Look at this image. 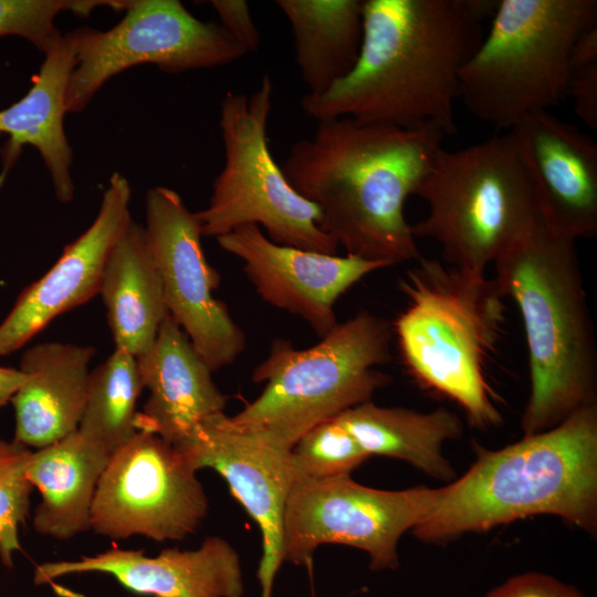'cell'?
I'll list each match as a JSON object with an SVG mask.
<instances>
[{
	"mask_svg": "<svg viewBox=\"0 0 597 597\" xmlns=\"http://www.w3.org/2000/svg\"><path fill=\"white\" fill-rule=\"evenodd\" d=\"M499 0H363V41L352 72L306 94L304 113L398 127L457 132L462 67L479 48Z\"/></svg>",
	"mask_w": 597,
	"mask_h": 597,
	"instance_id": "1",
	"label": "cell"
},
{
	"mask_svg": "<svg viewBox=\"0 0 597 597\" xmlns=\"http://www.w3.org/2000/svg\"><path fill=\"white\" fill-rule=\"evenodd\" d=\"M444 136L434 125L327 119L291 146L281 168L292 188L318 208L322 230L346 254L390 266L420 258L405 205Z\"/></svg>",
	"mask_w": 597,
	"mask_h": 597,
	"instance_id": "2",
	"label": "cell"
},
{
	"mask_svg": "<svg viewBox=\"0 0 597 597\" xmlns=\"http://www.w3.org/2000/svg\"><path fill=\"white\" fill-rule=\"evenodd\" d=\"M476 459L447 486L411 531L426 543L537 514H552L589 533L597 524V405L499 450L474 443Z\"/></svg>",
	"mask_w": 597,
	"mask_h": 597,
	"instance_id": "3",
	"label": "cell"
},
{
	"mask_svg": "<svg viewBox=\"0 0 597 597\" xmlns=\"http://www.w3.org/2000/svg\"><path fill=\"white\" fill-rule=\"evenodd\" d=\"M493 264L525 332L530 395L521 428L533 434L596 404L597 346L576 241L542 223Z\"/></svg>",
	"mask_w": 597,
	"mask_h": 597,
	"instance_id": "4",
	"label": "cell"
},
{
	"mask_svg": "<svg viewBox=\"0 0 597 597\" xmlns=\"http://www.w3.org/2000/svg\"><path fill=\"white\" fill-rule=\"evenodd\" d=\"M399 290L407 305L391 326L409 375L457 402L473 428L500 426L502 415L485 378L505 322L495 281L420 256L399 280Z\"/></svg>",
	"mask_w": 597,
	"mask_h": 597,
	"instance_id": "5",
	"label": "cell"
},
{
	"mask_svg": "<svg viewBox=\"0 0 597 597\" xmlns=\"http://www.w3.org/2000/svg\"><path fill=\"white\" fill-rule=\"evenodd\" d=\"M392 336L385 318L360 311L312 347L274 341L252 375L254 383H265L263 391L231 421L291 450L308 430L370 401L390 384L378 366L390 360Z\"/></svg>",
	"mask_w": 597,
	"mask_h": 597,
	"instance_id": "6",
	"label": "cell"
},
{
	"mask_svg": "<svg viewBox=\"0 0 597 597\" xmlns=\"http://www.w3.org/2000/svg\"><path fill=\"white\" fill-rule=\"evenodd\" d=\"M416 196L428 214L410 224L413 238L433 240L444 263L476 275L543 223L509 132L459 150L441 147Z\"/></svg>",
	"mask_w": 597,
	"mask_h": 597,
	"instance_id": "7",
	"label": "cell"
},
{
	"mask_svg": "<svg viewBox=\"0 0 597 597\" xmlns=\"http://www.w3.org/2000/svg\"><path fill=\"white\" fill-rule=\"evenodd\" d=\"M596 24V0H499L460 72L459 97L478 119L507 130L549 111L566 98L576 40Z\"/></svg>",
	"mask_w": 597,
	"mask_h": 597,
	"instance_id": "8",
	"label": "cell"
},
{
	"mask_svg": "<svg viewBox=\"0 0 597 597\" xmlns=\"http://www.w3.org/2000/svg\"><path fill=\"white\" fill-rule=\"evenodd\" d=\"M273 83L268 74L251 94L227 92L220 104L224 163L206 208L195 212L202 237L219 238L255 224L273 242L337 254L321 228L318 208L289 184L269 148Z\"/></svg>",
	"mask_w": 597,
	"mask_h": 597,
	"instance_id": "9",
	"label": "cell"
},
{
	"mask_svg": "<svg viewBox=\"0 0 597 597\" xmlns=\"http://www.w3.org/2000/svg\"><path fill=\"white\" fill-rule=\"evenodd\" d=\"M76 30L66 113L83 111L108 80L136 65L154 64L177 74L227 65L248 54L219 23L196 18L178 0H130L113 28Z\"/></svg>",
	"mask_w": 597,
	"mask_h": 597,
	"instance_id": "10",
	"label": "cell"
},
{
	"mask_svg": "<svg viewBox=\"0 0 597 597\" xmlns=\"http://www.w3.org/2000/svg\"><path fill=\"white\" fill-rule=\"evenodd\" d=\"M438 489L416 486L379 490L350 475L297 479L283 520V561L296 566L311 563L323 544H344L367 553L373 570L399 565L398 543L432 510Z\"/></svg>",
	"mask_w": 597,
	"mask_h": 597,
	"instance_id": "11",
	"label": "cell"
},
{
	"mask_svg": "<svg viewBox=\"0 0 597 597\" xmlns=\"http://www.w3.org/2000/svg\"><path fill=\"white\" fill-rule=\"evenodd\" d=\"M197 472L171 443L138 431L111 454L91 510V530L111 540L182 541L208 513Z\"/></svg>",
	"mask_w": 597,
	"mask_h": 597,
	"instance_id": "12",
	"label": "cell"
},
{
	"mask_svg": "<svg viewBox=\"0 0 597 597\" xmlns=\"http://www.w3.org/2000/svg\"><path fill=\"white\" fill-rule=\"evenodd\" d=\"M144 226L163 281L168 313L212 371L244 350V332L213 292L220 275L207 261L199 221L177 191L158 186L145 198Z\"/></svg>",
	"mask_w": 597,
	"mask_h": 597,
	"instance_id": "13",
	"label": "cell"
},
{
	"mask_svg": "<svg viewBox=\"0 0 597 597\" xmlns=\"http://www.w3.org/2000/svg\"><path fill=\"white\" fill-rule=\"evenodd\" d=\"M176 448L196 472L206 468L217 471L258 524L262 556L256 576L261 597H272L284 562V511L297 480L291 450L234 425L224 412L202 420Z\"/></svg>",
	"mask_w": 597,
	"mask_h": 597,
	"instance_id": "14",
	"label": "cell"
},
{
	"mask_svg": "<svg viewBox=\"0 0 597 597\" xmlns=\"http://www.w3.org/2000/svg\"><path fill=\"white\" fill-rule=\"evenodd\" d=\"M243 263V272L268 304L301 317L324 337L337 324V300L385 263L355 255L325 254L273 242L255 224L217 238Z\"/></svg>",
	"mask_w": 597,
	"mask_h": 597,
	"instance_id": "15",
	"label": "cell"
},
{
	"mask_svg": "<svg viewBox=\"0 0 597 597\" xmlns=\"http://www.w3.org/2000/svg\"><path fill=\"white\" fill-rule=\"evenodd\" d=\"M132 189L114 172L92 224L67 244L53 266L25 287L0 324V356L33 338L52 320L98 294L107 259L130 224Z\"/></svg>",
	"mask_w": 597,
	"mask_h": 597,
	"instance_id": "16",
	"label": "cell"
},
{
	"mask_svg": "<svg viewBox=\"0 0 597 597\" xmlns=\"http://www.w3.org/2000/svg\"><path fill=\"white\" fill-rule=\"evenodd\" d=\"M532 181L543 224L577 241L597 233V144L549 111L507 130Z\"/></svg>",
	"mask_w": 597,
	"mask_h": 597,
	"instance_id": "17",
	"label": "cell"
},
{
	"mask_svg": "<svg viewBox=\"0 0 597 597\" xmlns=\"http://www.w3.org/2000/svg\"><path fill=\"white\" fill-rule=\"evenodd\" d=\"M98 573L124 588L150 597H242L241 561L220 536H208L195 549L165 548L155 556L144 549L109 548L78 559L45 562L34 568L35 585L57 578Z\"/></svg>",
	"mask_w": 597,
	"mask_h": 597,
	"instance_id": "18",
	"label": "cell"
},
{
	"mask_svg": "<svg viewBox=\"0 0 597 597\" xmlns=\"http://www.w3.org/2000/svg\"><path fill=\"white\" fill-rule=\"evenodd\" d=\"M149 397L136 428L180 444L206 418L224 412L227 396L186 333L167 312L153 346L137 357Z\"/></svg>",
	"mask_w": 597,
	"mask_h": 597,
	"instance_id": "19",
	"label": "cell"
},
{
	"mask_svg": "<svg viewBox=\"0 0 597 597\" xmlns=\"http://www.w3.org/2000/svg\"><path fill=\"white\" fill-rule=\"evenodd\" d=\"M77 30L61 34L46 50L28 93L11 106L0 109V135H8L1 150L0 185L25 145L41 155L59 201L71 202L73 151L64 132L65 96L76 63Z\"/></svg>",
	"mask_w": 597,
	"mask_h": 597,
	"instance_id": "20",
	"label": "cell"
},
{
	"mask_svg": "<svg viewBox=\"0 0 597 597\" xmlns=\"http://www.w3.org/2000/svg\"><path fill=\"white\" fill-rule=\"evenodd\" d=\"M95 352L92 346L45 342L23 353L19 369L25 381L11 399L13 440L34 450L77 430Z\"/></svg>",
	"mask_w": 597,
	"mask_h": 597,
	"instance_id": "21",
	"label": "cell"
},
{
	"mask_svg": "<svg viewBox=\"0 0 597 597\" xmlns=\"http://www.w3.org/2000/svg\"><path fill=\"white\" fill-rule=\"evenodd\" d=\"M111 453L78 430L31 451L27 478L41 500L32 523L36 533L69 541L91 530V510Z\"/></svg>",
	"mask_w": 597,
	"mask_h": 597,
	"instance_id": "22",
	"label": "cell"
},
{
	"mask_svg": "<svg viewBox=\"0 0 597 597\" xmlns=\"http://www.w3.org/2000/svg\"><path fill=\"white\" fill-rule=\"evenodd\" d=\"M98 294L116 348L136 357L154 344L168 312L159 269L146 229L130 222L113 248Z\"/></svg>",
	"mask_w": 597,
	"mask_h": 597,
	"instance_id": "23",
	"label": "cell"
},
{
	"mask_svg": "<svg viewBox=\"0 0 597 597\" xmlns=\"http://www.w3.org/2000/svg\"><path fill=\"white\" fill-rule=\"evenodd\" d=\"M336 418L369 454L408 462L428 475L450 481L454 470L443 446L462 434L460 418L447 408L420 412L402 407H381L371 400Z\"/></svg>",
	"mask_w": 597,
	"mask_h": 597,
	"instance_id": "24",
	"label": "cell"
},
{
	"mask_svg": "<svg viewBox=\"0 0 597 597\" xmlns=\"http://www.w3.org/2000/svg\"><path fill=\"white\" fill-rule=\"evenodd\" d=\"M287 19L295 61L307 87L321 95L354 69L363 41V0H276Z\"/></svg>",
	"mask_w": 597,
	"mask_h": 597,
	"instance_id": "25",
	"label": "cell"
},
{
	"mask_svg": "<svg viewBox=\"0 0 597 597\" xmlns=\"http://www.w3.org/2000/svg\"><path fill=\"white\" fill-rule=\"evenodd\" d=\"M136 356L115 348L90 373L77 430L111 454L137 432V400L144 389Z\"/></svg>",
	"mask_w": 597,
	"mask_h": 597,
	"instance_id": "26",
	"label": "cell"
},
{
	"mask_svg": "<svg viewBox=\"0 0 597 597\" xmlns=\"http://www.w3.org/2000/svg\"><path fill=\"white\" fill-rule=\"evenodd\" d=\"M297 479L350 475L370 455L335 417L303 434L291 449Z\"/></svg>",
	"mask_w": 597,
	"mask_h": 597,
	"instance_id": "27",
	"label": "cell"
},
{
	"mask_svg": "<svg viewBox=\"0 0 597 597\" xmlns=\"http://www.w3.org/2000/svg\"><path fill=\"white\" fill-rule=\"evenodd\" d=\"M32 449L15 440L0 438V561L7 568L14 565L21 551L19 528L30 510L32 484L27 465Z\"/></svg>",
	"mask_w": 597,
	"mask_h": 597,
	"instance_id": "28",
	"label": "cell"
},
{
	"mask_svg": "<svg viewBox=\"0 0 597 597\" xmlns=\"http://www.w3.org/2000/svg\"><path fill=\"white\" fill-rule=\"evenodd\" d=\"M116 4V0H0V36H21L45 53L61 36L54 25L61 12L86 17L97 7L114 10Z\"/></svg>",
	"mask_w": 597,
	"mask_h": 597,
	"instance_id": "29",
	"label": "cell"
},
{
	"mask_svg": "<svg viewBox=\"0 0 597 597\" xmlns=\"http://www.w3.org/2000/svg\"><path fill=\"white\" fill-rule=\"evenodd\" d=\"M566 98L576 115L597 129V24L576 40L568 60Z\"/></svg>",
	"mask_w": 597,
	"mask_h": 597,
	"instance_id": "30",
	"label": "cell"
},
{
	"mask_svg": "<svg viewBox=\"0 0 597 597\" xmlns=\"http://www.w3.org/2000/svg\"><path fill=\"white\" fill-rule=\"evenodd\" d=\"M220 25L247 52L259 49L261 35L244 0H212Z\"/></svg>",
	"mask_w": 597,
	"mask_h": 597,
	"instance_id": "31",
	"label": "cell"
},
{
	"mask_svg": "<svg viewBox=\"0 0 597 597\" xmlns=\"http://www.w3.org/2000/svg\"><path fill=\"white\" fill-rule=\"evenodd\" d=\"M486 597H584L574 586L541 573L511 577L492 589Z\"/></svg>",
	"mask_w": 597,
	"mask_h": 597,
	"instance_id": "32",
	"label": "cell"
},
{
	"mask_svg": "<svg viewBox=\"0 0 597 597\" xmlns=\"http://www.w3.org/2000/svg\"><path fill=\"white\" fill-rule=\"evenodd\" d=\"M25 381V375L20 369L0 366V408L11 402L12 397Z\"/></svg>",
	"mask_w": 597,
	"mask_h": 597,
	"instance_id": "33",
	"label": "cell"
}]
</instances>
